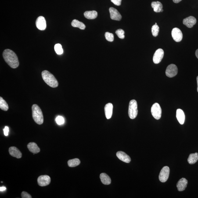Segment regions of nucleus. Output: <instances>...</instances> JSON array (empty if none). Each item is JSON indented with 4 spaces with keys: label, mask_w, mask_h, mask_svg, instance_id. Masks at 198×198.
<instances>
[{
    "label": "nucleus",
    "mask_w": 198,
    "mask_h": 198,
    "mask_svg": "<svg viewBox=\"0 0 198 198\" xmlns=\"http://www.w3.org/2000/svg\"><path fill=\"white\" fill-rule=\"evenodd\" d=\"M3 57L5 62L12 68H16L19 66L17 55L13 51L9 49L5 50L3 53Z\"/></svg>",
    "instance_id": "1"
},
{
    "label": "nucleus",
    "mask_w": 198,
    "mask_h": 198,
    "mask_svg": "<svg viewBox=\"0 0 198 198\" xmlns=\"http://www.w3.org/2000/svg\"><path fill=\"white\" fill-rule=\"evenodd\" d=\"M42 78L45 82L52 88H57L59 83L53 75L48 70H44L41 73Z\"/></svg>",
    "instance_id": "2"
},
{
    "label": "nucleus",
    "mask_w": 198,
    "mask_h": 198,
    "mask_svg": "<svg viewBox=\"0 0 198 198\" xmlns=\"http://www.w3.org/2000/svg\"><path fill=\"white\" fill-rule=\"evenodd\" d=\"M33 119L37 124L41 125L43 123L44 118L42 111L37 104H34L32 107Z\"/></svg>",
    "instance_id": "3"
},
{
    "label": "nucleus",
    "mask_w": 198,
    "mask_h": 198,
    "mask_svg": "<svg viewBox=\"0 0 198 198\" xmlns=\"http://www.w3.org/2000/svg\"><path fill=\"white\" fill-rule=\"evenodd\" d=\"M138 113V105L137 101L133 99L130 102L128 108V115L130 118L134 119L136 117Z\"/></svg>",
    "instance_id": "4"
},
{
    "label": "nucleus",
    "mask_w": 198,
    "mask_h": 198,
    "mask_svg": "<svg viewBox=\"0 0 198 198\" xmlns=\"http://www.w3.org/2000/svg\"><path fill=\"white\" fill-rule=\"evenodd\" d=\"M161 109L160 105L156 103L152 106L151 108V113L152 116L156 120H159L161 116Z\"/></svg>",
    "instance_id": "5"
},
{
    "label": "nucleus",
    "mask_w": 198,
    "mask_h": 198,
    "mask_svg": "<svg viewBox=\"0 0 198 198\" xmlns=\"http://www.w3.org/2000/svg\"><path fill=\"white\" fill-rule=\"evenodd\" d=\"M170 170L167 166L163 167L161 170L159 175V179L160 182H165L167 181L169 176Z\"/></svg>",
    "instance_id": "6"
},
{
    "label": "nucleus",
    "mask_w": 198,
    "mask_h": 198,
    "mask_svg": "<svg viewBox=\"0 0 198 198\" xmlns=\"http://www.w3.org/2000/svg\"><path fill=\"white\" fill-rule=\"evenodd\" d=\"M178 72V68L177 66L175 65L171 64L168 66L166 69V75L168 77H174L177 75Z\"/></svg>",
    "instance_id": "7"
},
{
    "label": "nucleus",
    "mask_w": 198,
    "mask_h": 198,
    "mask_svg": "<svg viewBox=\"0 0 198 198\" xmlns=\"http://www.w3.org/2000/svg\"><path fill=\"white\" fill-rule=\"evenodd\" d=\"M164 55V52L163 49L159 48L155 52L153 57V61L155 64H158L161 61Z\"/></svg>",
    "instance_id": "8"
},
{
    "label": "nucleus",
    "mask_w": 198,
    "mask_h": 198,
    "mask_svg": "<svg viewBox=\"0 0 198 198\" xmlns=\"http://www.w3.org/2000/svg\"><path fill=\"white\" fill-rule=\"evenodd\" d=\"M171 34L173 39L176 42H180L182 41L183 34L182 32L180 29L177 28H175L173 29Z\"/></svg>",
    "instance_id": "9"
},
{
    "label": "nucleus",
    "mask_w": 198,
    "mask_h": 198,
    "mask_svg": "<svg viewBox=\"0 0 198 198\" xmlns=\"http://www.w3.org/2000/svg\"><path fill=\"white\" fill-rule=\"evenodd\" d=\"M51 182V178L47 175H41L38 177V183L41 186H45L49 185Z\"/></svg>",
    "instance_id": "10"
},
{
    "label": "nucleus",
    "mask_w": 198,
    "mask_h": 198,
    "mask_svg": "<svg viewBox=\"0 0 198 198\" xmlns=\"http://www.w3.org/2000/svg\"><path fill=\"white\" fill-rule=\"evenodd\" d=\"M36 26L39 30H45L46 28V21L43 16H39L37 18L36 21Z\"/></svg>",
    "instance_id": "11"
},
{
    "label": "nucleus",
    "mask_w": 198,
    "mask_h": 198,
    "mask_svg": "<svg viewBox=\"0 0 198 198\" xmlns=\"http://www.w3.org/2000/svg\"><path fill=\"white\" fill-rule=\"evenodd\" d=\"M109 11L110 12V18L112 20L116 21H120L121 20V15L117 10L114 8L111 7L109 8Z\"/></svg>",
    "instance_id": "12"
},
{
    "label": "nucleus",
    "mask_w": 198,
    "mask_h": 198,
    "mask_svg": "<svg viewBox=\"0 0 198 198\" xmlns=\"http://www.w3.org/2000/svg\"><path fill=\"white\" fill-rule=\"evenodd\" d=\"M196 18L192 16L185 18L183 21L184 24L189 28H191L193 27L194 25L196 24Z\"/></svg>",
    "instance_id": "13"
},
{
    "label": "nucleus",
    "mask_w": 198,
    "mask_h": 198,
    "mask_svg": "<svg viewBox=\"0 0 198 198\" xmlns=\"http://www.w3.org/2000/svg\"><path fill=\"white\" fill-rule=\"evenodd\" d=\"M9 153L11 156L16 158L20 159L22 157V155L21 152L16 147H10L9 149Z\"/></svg>",
    "instance_id": "14"
},
{
    "label": "nucleus",
    "mask_w": 198,
    "mask_h": 198,
    "mask_svg": "<svg viewBox=\"0 0 198 198\" xmlns=\"http://www.w3.org/2000/svg\"><path fill=\"white\" fill-rule=\"evenodd\" d=\"M116 156L120 160L126 163H129L131 159L130 156L124 152L119 151L116 153Z\"/></svg>",
    "instance_id": "15"
},
{
    "label": "nucleus",
    "mask_w": 198,
    "mask_h": 198,
    "mask_svg": "<svg viewBox=\"0 0 198 198\" xmlns=\"http://www.w3.org/2000/svg\"><path fill=\"white\" fill-rule=\"evenodd\" d=\"M113 106L110 103L106 104L105 107V112L106 119H108L111 118L113 113Z\"/></svg>",
    "instance_id": "16"
},
{
    "label": "nucleus",
    "mask_w": 198,
    "mask_h": 198,
    "mask_svg": "<svg viewBox=\"0 0 198 198\" xmlns=\"http://www.w3.org/2000/svg\"><path fill=\"white\" fill-rule=\"evenodd\" d=\"M188 181L185 178H182L177 183V187L178 190L181 192L184 190L187 186Z\"/></svg>",
    "instance_id": "17"
},
{
    "label": "nucleus",
    "mask_w": 198,
    "mask_h": 198,
    "mask_svg": "<svg viewBox=\"0 0 198 198\" xmlns=\"http://www.w3.org/2000/svg\"><path fill=\"white\" fill-rule=\"evenodd\" d=\"M176 117L179 122L183 124L185 121V115L182 109H178L177 110Z\"/></svg>",
    "instance_id": "18"
},
{
    "label": "nucleus",
    "mask_w": 198,
    "mask_h": 198,
    "mask_svg": "<svg viewBox=\"0 0 198 198\" xmlns=\"http://www.w3.org/2000/svg\"><path fill=\"white\" fill-rule=\"evenodd\" d=\"M27 148L32 153L37 154L39 153L40 152V149L38 145L34 142H30L27 145Z\"/></svg>",
    "instance_id": "19"
},
{
    "label": "nucleus",
    "mask_w": 198,
    "mask_h": 198,
    "mask_svg": "<svg viewBox=\"0 0 198 198\" xmlns=\"http://www.w3.org/2000/svg\"><path fill=\"white\" fill-rule=\"evenodd\" d=\"M151 6L153 9L154 11L156 13L161 12L162 10L163 9L162 4L159 1L152 2L151 3Z\"/></svg>",
    "instance_id": "20"
},
{
    "label": "nucleus",
    "mask_w": 198,
    "mask_h": 198,
    "mask_svg": "<svg viewBox=\"0 0 198 198\" xmlns=\"http://www.w3.org/2000/svg\"><path fill=\"white\" fill-rule=\"evenodd\" d=\"M101 181L104 185H109L111 184V180L110 177L106 173H102L100 175Z\"/></svg>",
    "instance_id": "21"
},
{
    "label": "nucleus",
    "mask_w": 198,
    "mask_h": 198,
    "mask_svg": "<svg viewBox=\"0 0 198 198\" xmlns=\"http://www.w3.org/2000/svg\"><path fill=\"white\" fill-rule=\"evenodd\" d=\"M84 16L88 19H95L98 16L97 12L95 10L86 11L84 12Z\"/></svg>",
    "instance_id": "22"
},
{
    "label": "nucleus",
    "mask_w": 198,
    "mask_h": 198,
    "mask_svg": "<svg viewBox=\"0 0 198 198\" xmlns=\"http://www.w3.org/2000/svg\"><path fill=\"white\" fill-rule=\"evenodd\" d=\"M198 160V154L197 153L190 154L188 159L189 164H195Z\"/></svg>",
    "instance_id": "23"
},
{
    "label": "nucleus",
    "mask_w": 198,
    "mask_h": 198,
    "mask_svg": "<svg viewBox=\"0 0 198 198\" xmlns=\"http://www.w3.org/2000/svg\"><path fill=\"white\" fill-rule=\"evenodd\" d=\"M71 25L72 27H77L81 29V30H84L86 28V26L82 22H80L79 21L76 20H73L71 23Z\"/></svg>",
    "instance_id": "24"
},
{
    "label": "nucleus",
    "mask_w": 198,
    "mask_h": 198,
    "mask_svg": "<svg viewBox=\"0 0 198 198\" xmlns=\"http://www.w3.org/2000/svg\"><path fill=\"white\" fill-rule=\"evenodd\" d=\"M80 163L79 159L77 158L69 160L68 162V166L70 167H75L79 166Z\"/></svg>",
    "instance_id": "25"
},
{
    "label": "nucleus",
    "mask_w": 198,
    "mask_h": 198,
    "mask_svg": "<svg viewBox=\"0 0 198 198\" xmlns=\"http://www.w3.org/2000/svg\"><path fill=\"white\" fill-rule=\"evenodd\" d=\"M9 106L6 102L2 97H0V108L2 110L6 111L9 109Z\"/></svg>",
    "instance_id": "26"
},
{
    "label": "nucleus",
    "mask_w": 198,
    "mask_h": 198,
    "mask_svg": "<svg viewBox=\"0 0 198 198\" xmlns=\"http://www.w3.org/2000/svg\"><path fill=\"white\" fill-rule=\"evenodd\" d=\"M55 52L58 55H61L63 53V50L61 45L60 44H57L55 45Z\"/></svg>",
    "instance_id": "27"
},
{
    "label": "nucleus",
    "mask_w": 198,
    "mask_h": 198,
    "mask_svg": "<svg viewBox=\"0 0 198 198\" xmlns=\"http://www.w3.org/2000/svg\"><path fill=\"white\" fill-rule=\"evenodd\" d=\"M159 27L157 25L155 24L152 28V32L154 37H156L158 35Z\"/></svg>",
    "instance_id": "28"
},
{
    "label": "nucleus",
    "mask_w": 198,
    "mask_h": 198,
    "mask_svg": "<svg viewBox=\"0 0 198 198\" xmlns=\"http://www.w3.org/2000/svg\"><path fill=\"white\" fill-rule=\"evenodd\" d=\"M105 37L106 40L108 41L112 42L114 41V35L113 34L108 32H106L105 34Z\"/></svg>",
    "instance_id": "29"
},
{
    "label": "nucleus",
    "mask_w": 198,
    "mask_h": 198,
    "mask_svg": "<svg viewBox=\"0 0 198 198\" xmlns=\"http://www.w3.org/2000/svg\"><path fill=\"white\" fill-rule=\"evenodd\" d=\"M124 33L125 32H124V30H121V29H119L116 31V34L118 36L119 38L121 39H123L125 37Z\"/></svg>",
    "instance_id": "30"
},
{
    "label": "nucleus",
    "mask_w": 198,
    "mask_h": 198,
    "mask_svg": "<svg viewBox=\"0 0 198 198\" xmlns=\"http://www.w3.org/2000/svg\"><path fill=\"white\" fill-rule=\"evenodd\" d=\"M57 123L59 125H61L64 123V120L63 117L61 116H58L56 119Z\"/></svg>",
    "instance_id": "31"
},
{
    "label": "nucleus",
    "mask_w": 198,
    "mask_h": 198,
    "mask_svg": "<svg viewBox=\"0 0 198 198\" xmlns=\"http://www.w3.org/2000/svg\"><path fill=\"white\" fill-rule=\"evenodd\" d=\"M21 197L23 198H32V196L28 193L26 192H22Z\"/></svg>",
    "instance_id": "32"
},
{
    "label": "nucleus",
    "mask_w": 198,
    "mask_h": 198,
    "mask_svg": "<svg viewBox=\"0 0 198 198\" xmlns=\"http://www.w3.org/2000/svg\"><path fill=\"white\" fill-rule=\"evenodd\" d=\"M122 0H111V1L115 5L120 6L121 5Z\"/></svg>",
    "instance_id": "33"
},
{
    "label": "nucleus",
    "mask_w": 198,
    "mask_h": 198,
    "mask_svg": "<svg viewBox=\"0 0 198 198\" xmlns=\"http://www.w3.org/2000/svg\"><path fill=\"white\" fill-rule=\"evenodd\" d=\"M4 135L5 136H8V133L9 132V127L7 126H6L5 128L3 130Z\"/></svg>",
    "instance_id": "34"
},
{
    "label": "nucleus",
    "mask_w": 198,
    "mask_h": 198,
    "mask_svg": "<svg viewBox=\"0 0 198 198\" xmlns=\"http://www.w3.org/2000/svg\"><path fill=\"white\" fill-rule=\"evenodd\" d=\"M182 1V0H173V2L175 3H178Z\"/></svg>",
    "instance_id": "35"
},
{
    "label": "nucleus",
    "mask_w": 198,
    "mask_h": 198,
    "mask_svg": "<svg viewBox=\"0 0 198 198\" xmlns=\"http://www.w3.org/2000/svg\"><path fill=\"white\" fill-rule=\"evenodd\" d=\"M6 189V188L5 187H1V188H0V190L1 191L5 190Z\"/></svg>",
    "instance_id": "36"
},
{
    "label": "nucleus",
    "mask_w": 198,
    "mask_h": 198,
    "mask_svg": "<svg viewBox=\"0 0 198 198\" xmlns=\"http://www.w3.org/2000/svg\"><path fill=\"white\" fill-rule=\"evenodd\" d=\"M195 54H196V57H197V59H198V49L196 51V53H195Z\"/></svg>",
    "instance_id": "37"
},
{
    "label": "nucleus",
    "mask_w": 198,
    "mask_h": 198,
    "mask_svg": "<svg viewBox=\"0 0 198 198\" xmlns=\"http://www.w3.org/2000/svg\"><path fill=\"white\" fill-rule=\"evenodd\" d=\"M197 91L198 92V76L197 77Z\"/></svg>",
    "instance_id": "38"
},
{
    "label": "nucleus",
    "mask_w": 198,
    "mask_h": 198,
    "mask_svg": "<svg viewBox=\"0 0 198 198\" xmlns=\"http://www.w3.org/2000/svg\"><path fill=\"white\" fill-rule=\"evenodd\" d=\"M155 24H156V25H157V23H155Z\"/></svg>",
    "instance_id": "39"
}]
</instances>
